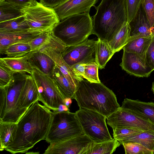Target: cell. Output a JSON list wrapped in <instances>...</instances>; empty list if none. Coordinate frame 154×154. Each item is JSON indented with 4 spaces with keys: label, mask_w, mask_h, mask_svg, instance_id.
Instances as JSON below:
<instances>
[{
    "label": "cell",
    "mask_w": 154,
    "mask_h": 154,
    "mask_svg": "<svg viewBox=\"0 0 154 154\" xmlns=\"http://www.w3.org/2000/svg\"><path fill=\"white\" fill-rule=\"evenodd\" d=\"M53 112L37 100L18 121L13 141L5 148L15 154L26 153L40 141L45 140Z\"/></svg>",
    "instance_id": "1"
},
{
    "label": "cell",
    "mask_w": 154,
    "mask_h": 154,
    "mask_svg": "<svg viewBox=\"0 0 154 154\" xmlns=\"http://www.w3.org/2000/svg\"><path fill=\"white\" fill-rule=\"evenodd\" d=\"M74 99L79 108L96 112L106 118L120 107L114 93L101 82L80 81Z\"/></svg>",
    "instance_id": "2"
},
{
    "label": "cell",
    "mask_w": 154,
    "mask_h": 154,
    "mask_svg": "<svg viewBox=\"0 0 154 154\" xmlns=\"http://www.w3.org/2000/svg\"><path fill=\"white\" fill-rule=\"evenodd\" d=\"M92 34L108 43L127 22L125 0H101L95 7Z\"/></svg>",
    "instance_id": "3"
},
{
    "label": "cell",
    "mask_w": 154,
    "mask_h": 154,
    "mask_svg": "<svg viewBox=\"0 0 154 154\" xmlns=\"http://www.w3.org/2000/svg\"><path fill=\"white\" fill-rule=\"evenodd\" d=\"M28 74L14 72L10 82L0 88V122L17 123L27 110L20 106L19 98Z\"/></svg>",
    "instance_id": "4"
},
{
    "label": "cell",
    "mask_w": 154,
    "mask_h": 154,
    "mask_svg": "<svg viewBox=\"0 0 154 154\" xmlns=\"http://www.w3.org/2000/svg\"><path fill=\"white\" fill-rule=\"evenodd\" d=\"M93 20L89 12L70 16L57 23L52 35L67 46L77 45L88 39L92 34Z\"/></svg>",
    "instance_id": "5"
},
{
    "label": "cell",
    "mask_w": 154,
    "mask_h": 154,
    "mask_svg": "<svg viewBox=\"0 0 154 154\" xmlns=\"http://www.w3.org/2000/svg\"><path fill=\"white\" fill-rule=\"evenodd\" d=\"M84 134L75 112H71L69 111H53L45 140L50 143Z\"/></svg>",
    "instance_id": "6"
},
{
    "label": "cell",
    "mask_w": 154,
    "mask_h": 154,
    "mask_svg": "<svg viewBox=\"0 0 154 154\" xmlns=\"http://www.w3.org/2000/svg\"><path fill=\"white\" fill-rule=\"evenodd\" d=\"M20 10L30 28V31H52L60 21L53 8L46 6L36 0Z\"/></svg>",
    "instance_id": "7"
},
{
    "label": "cell",
    "mask_w": 154,
    "mask_h": 154,
    "mask_svg": "<svg viewBox=\"0 0 154 154\" xmlns=\"http://www.w3.org/2000/svg\"><path fill=\"white\" fill-rule=\"evenodd\" d=\"M84 134L95 142L112 139L107 128L106 117L95 111L82 108L75 112Z\"/></svg>",
    "instance_id": "8"
},
{
    "label": "cell",
    "mask_w": 154,
    "mask_h": 154,
    "mask_svg": "<svg viewBox=\"0 0 154 154\" xmlns=\"http://www.w3.org/2000/svg\"><path fill=\"white\" fill-rule=\"evenodd\" d=\"M31 75L38 88V101L53 111H57L61 104L65 105L64 98L52 78L34 68Z\"/></svg>",
    "instance_id": "9"
},
{
    "label": "cell",
    "mask_w": 154,
    "mask_h": 154,
    "mask_svg": "<svg viewBox=\"0 0 154 154\" xmlns=\"http://www.w3.org/2000/svg\"><path fill=\"white\" fill-rule=\"evenodd\" d=\"M52 34L49 42L39 51L46 54L54 62L56 65L72 86L77 90L81 81L74 73L72 69L63 59L61 52L66 47Z\"/></svg>",
    "instance_id": "10"
},
{
    "label": "cell",
    "mask_w": 154,
    "mask_h": 154,
    "mask_svg": "<svg viewBox=\"0 0 154 154\" xmlns=\"http://www.w3.org/2000/svg\"><path fill=\"white\" fill-rule=\"evenodd\" d=\"M93 141L85 134L50 143L44 154H87Z\"/></svg>",
    "instance_id": "11"
},
{
    "label": "cell",
    "mask_w": 154,
    "mask_h": 154,
    "mask_svg": "<svg viewBox=\"0 0 154 154\" xmlns=\"http://www.w3.org/2000/svg\"><path fill=\"white\" fill-rule=\"evenodd\" d=\"M97 42L94 39H88L79 44L66 46L61 52L62 57L70 66L79 63L95 62Z\"/></svg>",
    "instance_id": "12"
},
{
    "label": "cell",
    "mask_w": 154,
    "mask_h": 154,
    "mask_svg": "<svg viewBox=\"0 0 154 154\" xmlns=\"http://www.w3.org/2000/svg\"><path fill=\"white\" fill-rule=\"evenodd\" d=\"M107 124L112 129L131 127L154 131V125L150 121L120 108L106 118Z\"/></svg>",
    "instance_id": "13"
},
{
    "label": "cell",
    "mask_w": 154,
    "mask_h": 154,
    "mask_svg": "<svg viewBox=\"0 0 154 154\" xmlns=\"http://www.w3.org/2000/svg\"><path fill=\"white\" fill-rule=\"evenodd\" d=\"M120 66L130 75L147 77L153 71L147 63L145 54H138L123 51Z\"/></svg>",
    "instance_id": "14"
},
{
    "label": "cell",
    "mask_w": 154,
    "mask_h": 154,
    "mask_svg": "<svg viewBox=\"0 0 154 154\" xmlns=\"http://www.w3.org/2000/svg\"><path fill=\"white\" fill-rule=\"evenodd\" d=\"M98 0H67L53 8L60 21L70 16L89 13Z\"/></svg>",
    "instance_id": "15"
},
{
    "label": "cell",
    "mask_w": 154,
    "mask_h": 154,
    "mask_svg": "<svg viewBox=\"0 0 154 154\" xmlns=\"http://www.w3.org/2000/svg\"><path fill=\"white\" fill-rule=\"evenodd\" d=\"M128 23L130 32L128 42L137 38L154 35V30L150 25L142 5L134 18Z\"/></svg>",
    "instance_id": "16"
},
{
    "label": "cell",
    "mask_w": 154,
    "mask_h": 154,
    "mask_svg": "<svg viewBox=\"0 0 154 154\" xmlns=\"http://www.w3.org/2000/svg\"><path fill=\"white\" fill-rule=\"evenodd\" d=\"M120 108L149 121L154 125V103L125 98Z\"/></svg>",
    "instance_id": "17"
},
{
    "label": "cell",
    "mask_w": 154,
    "mask_h": 154,
    "mask_svg": "<svg viewBox=\"0 0 154 154\" xmlns=\"http://www.w3.org/2000/svg\"><path fill=\"white\" fill-rule=\"evenodd\" d=\"M44 32L29 30L15 32L0 31V54H5L6 49L10 45L20 42H29Z\"/></svg>",
    "instance_id": "18"
},
{
    "label": "cell",
    "mask_w": 154,
    "mask_h": 154,
    "mask_svg": "<svg viewBox=\"0 0 154 154\" xmlns=\"http://www.w3.org/2000/svg\"><path fill=\"white\" fill-rule=\"evenodd\" d=\"M39 93L35 80L28 74L19 98L20 106L27 109L35 102L38 100Z\"/></svg>",
    "instance_id": "19"
},
{
    "label": "cell",
    "mask_w": 154,
    "mask_h": 154,
    "mask_svg": "<svg viewBox=\"0 0 154 154\" xmlns=\"http://www.w3.org/2000/svg\"><path fill=\"white\" fill-rule=\"evenodd\" d=\"M28 56L29 62L33 68L51 78L56 64L51 58L39 51L32 52Z\"/></svg>",
    "instance_id": "20"
},
{
    "label": "cell",
    "mask_w": 154,
    "mask_h": 154,
    "mask_svg": "<svg viewBox=\"0 0 154 154\" xmlns=\"http://www.w3.org/2000/svg\"><path fill=\"white\" fill-rule=\"evenodd\" d=\"M28 54L19 57L1 58L0 62L14 72H25L31 75L33 67L29 62Z\"/></svg>",
    "instance_id": "21"
},
{
    "label": "cell",
    "mask_w": 154,
    "mask_h": 154,
    "mask_svg": "<svg viewBox=\"0 0 154 154\" xmlns=\"http://www.w3.org/2000/svg\"><path fill=\"white\" fill-rule=\"evenodd\" d=\"M51 78L64 99L66 98L74 99L76 90L70 84L56 65Z\"/></svg>",
    "instance_id": "22"
},
{
    "label": "cell",
    "mask_w": 154,
    "mask_h": 154,
    "mask_svg": "<svg viewBox=\"0 0 154 154\" xmlns=\"http://www.w3.org/2000/svg\"><path fill=\"white\" fill-rule=\"evenodd\" d=\"M115 53L107 42L98 38L95 49V62L99 69L104 68Z\"/></svg>",
    "instance_id": "23"
},
{
    "label": "cell",
    "mask_w": 154,
    "mask_h": 154,
    "mask_svg": "<svg viewBox=\"0 0 154 154\" xmlns=\"http://www.w3.org/2000/svg\"><path fill=\"white\" fill-rule=\"evenodd\" d=\"M17 123L0 122V150L3 151L14 140Z\"/></svg>",
    "instance_id": "24"
},
{
    "label": "cell",
    "mask_w": 154,
    "mask_h": 154,
    "mask_svg": "<svg viewBox=\"0 0 154 154\" xmlns=\"http://www.w3.org/2000/svg\"><path fill=\"white\" fill-rule=\"evenodd\" d=\"M121 144L118 140L114 138L100 142L93 141L91 148L87 154H111Z\"/></svg>",
    "instance_id": "25"
},
{
    "label": "cell",
    "mask_w": 154,
    "mask_h": 154,
    "mask_svg": "<svg viewBox=\"0 0 154 154\" xmlns=\"http://www.w3.org/2000/svg\"><path fill=\"white\" fill-rule=\"evenodd\" d=\"M130 27L127 23L125 24L112 40L108 45L115 53L122 49L128 43L130 37Z\"/></svg>",
    "instance_id": "26"
},
{
    "label": "cell",
    "mask_w": 154,
    "mask_h": 154,
    "mask_svg": "<svg viewBox=\"0 0 154 154\" xmlns=\"http://www.w3.org/2000/svg\"><path fill=\"white\" fill-rule=\"evenodd\" d=\"M152 37H140L130 40L122 49L128 52L146 54L151 42Z\"/></svg>",
    "instance_id": "27"
},
{
    "label": "cell",
    "mask_w": 154,
    "mask_h": 154,
    "mask_svg": "<svg viewBox=\"0 0 154 154\" xmlns=\"http://www.w3.org/2000/svg\"><path fill=\"white\" fill-rule=\"evenodd\" d=\"M30 28L24 16L8 21L0 22V31L8 32L29 30Z\"/></svg>",
    "instance_id": "28"
},
{
    "label": "cell",
    "mask_w": 154,
    "mask_h": 154,
    "mask_svg": "<svg viewBox=\"0 0 154 154\" xmlns=\"http://www.w3.org/2000/svg\"><path fill=\"white\" fill-rule=\"evenodd\" d=\"M135 142L138 143L147 148L154 151V131H145L143 132L131 137L126 138L120 142Z\"/></svg>",
    "instance_id": "29"
},
{
    "label": "cell",
    "mask_w": 154,
    "mask_h": 154,
    "mask_svg": "<svg viewBox=\"0 0 154 154\" xmlns=\"http://www.w3.org/2000/svg\"><path fill=\"white\" fill-rule=\"evenodd\" d=\"M20 8L5 1L0 2V22L23 16Z\"/></svg>",
    "instance_id": "30"
},
{
    "label": "cell",
    "mask_w": 154,
    "mask_h": 154,
    "mask_svg": "<svg viewBox=\"0 0 154 154\" xmlns=\"http://www.w3.org/2000/svg\"><path fill=\"white\" fill-rule=\"evenodd\" d=\"M29 42H20L10 45L6 49L5 54L7 57H21L27 55L32 52Z\"/></svg>",
    "instance_id": "31"
},
{
    "label": "cell",
    "mask_w": 154,
    "mask_h": 154,
    "mask_svg": "<svg viewBox=\"0 0 154 154\" xmlns=\"http://www.w3.org/2000/svg\"><path fill=\"white\" fill-rule=\"evenodd\" d=\"M113 137L120 143L123 140L140 133L145 130L131 127H122L113 129Z\"/></svg>",
    "instance_id": "32"
},
{
    "label": "cell",
    "mask_w": 154,
    "mask_h": 154,
    "mask_svg": "<svg viewBox=\"0 0 154 154\" xmlns=\"http://www.w3.org/2000/svg\"><path fill=\"white\" fill-rule=\"evenodd\" d=\"M126 154H153V151L136 142L123 143Z\"/></svg>",
    "instance_id": "33"
},
{
    "label": "cell",
    "mask_w": 154,
    "mask_h": 154,
    "mask_svg": "<svg viewBox=\"0 0 154 154\" xmlns=\"http://www.w3.org/2000/svg\"><path fill=\"white\" fill-rule=\"evenodd\" d=\"M52 31L44 32L29 42L32 52L39 51L49 42L52 36Z\"/></svg>",
    "instance_id": "34"
},
{
    "label": "cell",
    "mask_w": 154,
    "mask_h": 154,
    "mask_svg": "<svg viewBox=\"0 0 154 154\" xmlns=\"http://www.w3.org/2000/svg\"><path fill=\"white\" fill-rule=\"evenodd\" d=\"M98 66L95 62L86 64L83 78L91 82H100L98 75Z\"/></svg>",
    "instance_id": "35"
},
{
    "label": "cell",
    "mask_w": 154,
    "mask_h": 154,
    "mask_svg": "<svg viewBox=\"0 0 154 154\" xmlns=\"http://www.w3.org/2000/svg\"><path fill=\"white\" fill-rule=\"evenodd\" d=\"M143 0H125L127 22L129 23L134 18L142 4Z\"/></svg>",
    "instance_id": "36"
},
{
    "label": "cell",
    "mask_w": 154,
    "mask_h": 154,
    "mask_svg": "<svg viewBox=\"0 0 154 154\" xmlns=\"http://www.w3.org/2000/svg\"><path fill=\"white\" fill-rule=\"evenodd\" d=\"M141 5L150 25L154 30V0H143Z\"/></svg>",
    "instance_id": "37"
},
{
    "label": "cell",
    "mask_w": 154,
    "mask_h": 154,
    "mask_svg": "<svg viewBox=\"0 0 154 154\" xmlns=\"http://www.w3.org/2000/svg\"><path fill=\"white\" fill-rule=\"evenodd\" d=\"M14 72L0 62V88L7 85L11 80Z\"/></svg>",
    "instance_id": "38"
},
{
    "label": "cell",
    "mask_w": 154,
    "mask_h": 154,
    "mask_svg": "<svg viewBox=\"0 0 154 154\" xmlns=\"http://www.w3.org/2000/svg\"><path fill=\"white\" fill-rule=\"evenodd\" d=\"M145 54L147 63L153 71L154 70V35L152 37L151 42Z\"/></svg>",
    "instance_id": "39"
},
{
    "label": "cell",
    "mask_w": 154,
    "mask_h": 154,
    "mask_svg": "<svg viewBox=\"0 0 154 154\" xmlns=\"http://www.w3.org/2000/svg\"><path fill=\"white\" fill-rule=\"evenodd\" d=\"M86 64L79 63L71 66L74 73L81 80L84 79L85 65Z\"/></svg>",
    "instance_id": "40"
},
{
    "label": "cell",
    "mask_w": 154,
    "mask_h": 154,
    "mask_svg": "<svg viewBox=\"0 0 154 154\" xmlns=\"http://www.w3.org/2000/svg\"><path fill=\"white\" fill-rule=\"evenodd\" d=\"M34 0H6L8 2L21 8L32 3Z\"/></svg>",
    "instance_id": "41"
},
{
    "label": "cell",
    "mask_w": 154,
    "mask_h": 154,
    "mask_svg": "<svg viewBox=\"0 0 154 154\" xmlns=\"http://www.w3.org/2000/svg\"><path fill=\"white\" fill-rule=\"evenodd\" d=\"M67 0H39L40 2L44 5L54 8Z\"/></svg>",
    "instance_id": "42"
},
{
    "label": "cell",
    "mask_w": 154,
    "mask_h": 154,
    "mask_svg": "<svg viewBox=\"0 0 154 154\" xmlns=\"http://www.w3.org/2000/svg\"><path fill=\"white\" fill-rule=\"evenodd\" d=\"M58 111H69V108L64 104H61L59 108Z\"/></svg>",
    "instance_id": "43"
},
{
    "label": "cell",
    "mask_w": 154,
    "mask_h": 154,
    "mask_svg": "<svg viewBox=\"0 0 154 154\" xmlns=\"http://www.w3.org/2000/svg\"><path fill=\"white\" fill-rule=\"evenodd\" d=\"M72 99L70 98H66L64 99L65 105L69 108L72 103Z\"/></svg>",
    "instance_id": "44"
},
{
    "label": "cell",
    "mask_w": 154,
    "mask_h": 154,
    "mask_svg": "<svg viewBox=\"0 0 154 154\" xmlns=\"http://www.w3.org/2000/svg\"><path fill=\"white\" fill-rule=\"evenodd\" d=\"M152 91L153 94H154V81L153 82L152 87Z\"/></svg>",
    "instance_id": "45"
},
{
    "label": "cell",
    "mask_w": 154,
    "mask_h": 154,
    "mask_svg": "<svg viewBox=\"0 0 154 154\" xmlns=\"http://www.w3.org/2000/svg\"><path fill=\"white\" fill-rule=\"evenodd\" d=\"M6 0H0V2L6 1Z\"/></svg>",
    "instance_id": "46"
},
{
    "label": "cell",
    "mask_w": 154,
    "mask_h": 154,
    "mask_svg": "<svg viewBox=\"0 0 154 154\" xmlns=\"http://www.w3.org/2000/svg\"><path fill=\"white\" fill-rule=\"evenodd\" d=\"M153 154H154V151L153 152Z\"/></svg>",
    "instance_id": "47"
}]
</instances>
